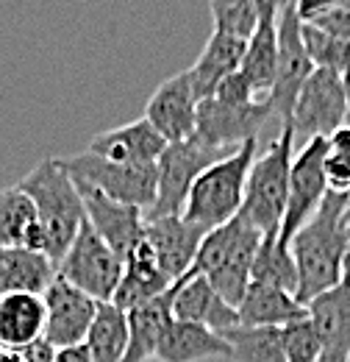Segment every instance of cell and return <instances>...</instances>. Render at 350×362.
Wrapping results in <instances>:
<instances>
[{
    "label": "cell",
    "instance_id": "obj_22",
    "mask_svg": "<svg viewBox=\"0 0 350 362\" xmlns=\"http://www.w3.org/2000/svg\"><path fill=\"white\" fill-rule=\"evenodd\" d=\"M245 50H248V40L234 37V34L219 31V28L212 31L206 47L198 56V62L189 67V78H192L198 100L212 98L219 84L242 67Z\"/></svg>",
    "mask_w": 350,
    "mask_h": 362
},
{
    "label": "cell",
    "instance_id": "obj_4",
    "mask_svg": "<svg viewBox=\"0 0 350 362\" xmlns=\"http://www.w3.org/2000/svg\"><path fill=\"white\" fill-rule=\"evenodd\" d=\"M256 153H259V142L248 139L228 156L209 165L189 187V195L183 204V218L206 231L234 221L242 212L245 184H248V173L253 168Z\"/></svg>",
    "mask_w": 350,
    "mask_h": 362
},
{
    "label": "cell",
    "instance_id": "obj_15",
    "mask_svg": "<svg viewBox=\"0 0 350 362\" xmlns=\"http://www.w3.org/2000/svg\"><path fill=\"white\" fill-rule=\"evenodd\" d=\"M81 201H84V218L123 259L145 234V209L123 204L117 198H109L106 192L78 184Z\"/></svg>",
    "mask_w": 350,
    "mask_h": 362
},
{
    "label": "cell",
    "instance_id": "obj_11",
    "mask_svg": "<svg viewBox=\"0 0 350 362\" xmlns=\"http://www.w3.org/2000/svg\"><path fill=\"white\" fill-rule=\"evenodd\" d=\"M348 123V95L342 76L325 67H314L306 78L303 90L292 109V132L295 136L314 139V136L334 134L339 126Z\"/></svg>",
    "mask_w": 350,
    "mask_h": 362
},
{
    "label": "cell",
    "instance_id": "obj_28",
    "mask_svg": "<svg viewBox=\"0 0 350 362\" xmlns=\"http://www.w3.org/2000/svg\"><path fill=\"white\" fill-rule=\"evenodd\" d=\"M278 70V17H259L256 31L248 40V50L242 59V78L259 98H270Z\"/></svg>",
    "mask_w": 350,
    "mask_h": 362
},
{
    "label": "cell",
    "instance_id": "obj_17",
    "mask_svg": "<svg viewBox=\"0 0 350 362\" xmlns=\"http://www.w3.org/2000/svg\"><path fill=\"white\" fill-rule=\"evenodd\" d=\"M173 317L175 320H192V323L209 326L217 334H222L225 329L239 326L236 307H231L212 287V281L195 271H189L183 279L175 281Z\"/></svg>",
    "mask_w": 350,
    "mask_h": 362
},
{
    "label": "cell",
    "instance_id": "obj_39",
    "mask_svg": "<svg viewBox=\"0 0 350 362\" xmlns=\"http://www.w3.org/2000/svg\"><path fill=\"white\" fill-rule=\"evenodd\" d=\"M25 351H28V360L31 362H53L56 360V349H53L47 340H40V343L28 346Z\"/></svg>",
    "mask_w": 350,
    "mask_h": 362
},
{
    "label": "cell",
    "instance_id": "obj_19",
    "mask_svg": "<svg viewBox=\"0 0 350 362\" xmlns=\"http://www.w3.org/2000/svg\"><path fill=\"white\" fill-rule=\"evenodd\" d=\"M167 139L159 134L145 117L100 132L89 139V153L103 156L109 162H123V165H156L159 156L164 153Z\"/></svg>",
    "mask_w": 350,
    "mask_h": 362
},
{
    "label": "cell",
    "instance_id": "obj_34",
    "mask_svg": "<svg viewBox=\"0 0 350 362\" xmlns=\"http://www.w3.org/2000/svg\"><path fill=\"white\" fill-rule=\"evenodd\" d=\"M281 343H284L286 362H317L320 351H322L317 326H314L308 313L292 323H286V326H281Z\"/></svg>",
    "mask_w": 350,
    "mask_h": 362
},
{
    "label": "cell",
    "instance_id": "obj_13",
    "mask_svg": "<svg viewBox=\"0 0 350 362\" xmlns=\"http://www.w3.org/2000/svg\"><path fill=\"white\" fill-rule=\"evenodd\" d=\"M44 298V340L61 351V349H76L84 346L87 332L95 320L97 304L92 296L70 284L64 276L56 273V279L47 284L42 293Z\"/></svg>",
    "mask_w": 350,
    "mask_h": 362
},
{
    "label": "cell",
    "instance_id": "obj_5",
    "mask_svg": "<svg viewBox=\"0 0 350 362\" xmlns=\"http://www.w3.org/2000/svg\"><path fill=\"white\" fill-rule=\"evenodd\" d=\"M295 148V132L292 126H281L278 136L264 148V153H256L253 168L248 173L245 184V201H242V218L251 221L256 228L278 231L286 198H289V173H292V153Z\"/></svg>",
    "mask_w": 350,
    "mask_h": 362
},
{
    "label": "cell",
    "instance_id": "obj_41",
    "mask_svg": "<svg viewBox=\"0 0 350 362\" xmlns=\"http://www.w3.org/2000/svg\"><path fill=\"white\" fill-rule=\"evenodd\" d=\"M284 3H286V0H253L259 17H278V11H281Z\"/></svg>",
    "mask_w": 350,
    "mask_h": 362
},
{
    "label": "cell",
    "instance_id": "obj_2",
    "mask_svg": "<svg viewBox=\"0 0 350 362\" xmlns=\"http://www.w3.org/2000/svg\"><path fill=\"white\" fill-rule=\"evenodd\" d=\"M20 187L37 206V218L47 240L44 254L59 265L84 223V201L78 184L64 170L61 159H42L20 179Z\"/></svg>",
    "mask_w": 350,
    "mask_h": 362
},
{
    "label": "cell",
    "instance_id": "obj_9",
    "mask_svg": "<svg viewBox=\"0 0 350 362\" xmlns=\"http://www.w3.org/2000/svg\"><path fill=\"white\" fill-rule=\"evenodd\" d=\"M311 73H314V62L303 42V23L292 0H286L278 11V70H275V84L270 90V103L281 126H292L295 100Z\"/></svg>",
    "mask_w": 350,
    "mask_h": 362
},
{
    "label": "cell",
    "instance_id": "obj_1",
    "mask_svg": "<svg viewBox=\"0 0 350 362\" xmlns=\"http://www.w3.org/2000/svg\"><path fill=\"white\" fill-rule=\"evenodd\" d=\"M350 195L331 192L322 198L317 212L308 218L298 234L292 237L289 248L298 265V298L308 304L320 293L337 287L345 271V254H348V212Z\"/></svg>",
    "mask_w": 350,
    "mask_h": 362
},
{
    "label": "cell",
    "instance_id": "obj_16",
    "mask_svg": "<svg viewBox=\"0 0 350 362\" xmlns=\"http://www.w3.org/2000/svg\"><path fill=\"white\" fill-rule=\"evenodd\" d=\"M203 237L206 228L186 221L183 215L145 218V240L150 243L162 271L167 273L170 281H178L192 271Z\"/></svg>",
    "mask_w": 350,
    "mask_h": 362
},
{
    "label": "cell",
    "instance_id": "obj_20",
    "mask_svg": "<svg viewBox=\"0 0 350 362\" xmlns=\"http://www.w3.org/2000/svg\"><path fill=\"white\" fill-rule=\"evenodd\" d=\"M175 281H170L167 273L162 271V265H159L150 243L142 234V240L133 245L131 251L126 254V259H123V279H120L111 301L120 310L128 313L133 307H139V304H145V301L167 293Z\"/></svg>",
    "mask_w": 350,
    "mask_h": 362
},
{
    "label": "cell",
    "instance_id": "obj_3",
    "mask_svg": "<svg viewBox=\"0 0 350 362\" xmlns=\"http://www.w3.org/2000/svg\"><path fill=\"white\" fill-rule=\"evenodd\" d=\"M262 228L236 215L234 221L206 231L192 271L206 276L231 307H239L251 284V271H253V259L262 245Z\"/></svg>",
    "mask_w": 350,
    "mask_h": 362
},
{
    "label": "cell",
    "instance_id": "obj_21",
    "mask_svg": "<svg viewBox=\"0 0 350 362\" xmlns=\"http://www.w3.org/2000/svg\"><path fill=\"white\" fill-rule=\"evenodd\" d=\"M156 362H206L231 360V343L209 326L192 320H175L159 340Z\"/></svg>",
    "mask_w": 350,
    "mask_h": 362
},
{
    "label": "cell",
    "instance_id": "obj_6",
    "mask_svg": "<svg viewBox=\"0 0 350 362\" xmlns=\"http://www.w3.org/2000/svg\"><path fill=\"white\" fill-rule=\"evenodd\" d=\"M228 153L231 151L215 148L198 134L186 136L181 142H167L164 153L156 162V204L150 206L145 218L183 215L189 187L209 165H215Z\"/></svg>",
    "mask_w": 350,
    "mask_h": 362
},
{
    "label": "cell",
    "instance_id": "obj_38",
    "mask_svg": "<svg viewBox=\"0 0 350 362\" xmlns=\"http://www.w3.org/2000/svg\"><path fill=\"white\" fill-rule=\"evenodd\" d=\"M328 151H334L339 156H350V123L339 126L334 134L328 136Z\"/></svg>",
    "mask_w": 350,
    "mask_h": 362
},
{
    "label": "cell",
    "instance_id": "obj_14",
    "mask_svg": "<svg viewBox=\"0 0 350 362\" xmlns=\"http://www.w3.org/2000/svg\"><path fill=\"white\" fill-rule=\"evenodd\" d=\"M198 103L189 70H181L156 87L142 117L167 142H181L198 129Z\"/></svg>",
    "mask_w": 350,
    "mask_h": 362
},
{
    "label": "cell",
    "instance_id": "obj_32",
    "mask_svg": "<svg viewBox=\"0 0 350 362\" xmlns=\"http://www.w3.org/2000/svg\"><path fill=\"white\" fill-rule=\"evenodd\" d=\"M303 42L306 50L314 62V67H325V70H334V73H345L350 67V42L348 40H339V37H331L314 25L303 23Z\"/></svg>",
    "mask_w": 350,
    "mask_h": 362
},
{
    "label": "cell",
    "instance_id": "obj_37",
    "mask_svg": "<svg viewBox=\"0 0 350 362\" xmlns=\"http://www.w3.org/2000/svg\"><path fill=\"white\" fill-rule=\"evenodd\" d=\"M292 6H295V11H298L301 23H311L314 17H320V14H325L328 8L339 6V0H292Z\"/></svg>",
    "mask_w": 350,
    "mask_h": 362
},
{
    "label": "cell",
    "instance_id": "obj_35",
    "mask_svg": "<svg viewBox=\"0 0 350 362\" xmlns=\"http://www.w3.org/2000/svg\"><path fill=\"white\" fill-rule=\"evenodd\" d=\"M308 25H314V28L331 34V37H339V40H348L350 42V8H345V6L328 8L325 14L314 17Z\"/></svg>",
    "mask_w": 350,
    "mask_h": 362
},
{
    "label": "cell",
    "instance_id": "obj_8",
    "mask_svg": "<svg viewBox=\"0 0 350 362\" xmlns=\"http://www.w3.org/2000/svg\"><path fill=\"white\" fill-rule=\"evenodd\" d=\"M64 170L73 176L76 184H89L109 198H117L123 204H131L150 212L156 204V165H123V162H109L95 153H76L61 159Z\"/></svg>",
    "mask_w": 350,
    "mask_h": 362
},
{
    "label": "cell",
    "instance_id": "obj_12",
    "mask_svg": "<svg viewBox=\"0 0 350 362\" xmlns=\"http://www.w3.org/2000/svg\"><path fill=\"white\" fill-rule=\"evenodd\" d=\"M275 115L270 98L251 100V103H231L222 98H206L198 103V129L195 134L203 136L209 145L222 151H236L248 139H256L262 126Z\"/></svg>",
    "mask_w": 350,
    "mask_h": 362
},
{
    "label": "cell",
    "instance_id": "obj_18",
    "mask_svg": "<svg viewBox=\"0 0 350 362\" xmlns=\"http://www.w3.org/2000/svg\"><path fill=\"white\" fill-rule=\"evenodd\" d=\"M306 307L322 343L317 362H350V281L320 293Z\"/></svg>",
    "mask_w": 350,
    "mask_h": 362
},
{
    "label": "cell",
    "instance_id": "obj_10",
    "mask_svg": "<svg viewBox=\"0 0 350 362\" xmlns=\"http://www.w3.org/2000/svg\"><path fill=\"white\" fill-rule=\"evenodd\" d=\"M325 156H328V139L314 136L306 139L303 148L292 159V173H289V198H286V212L278 228L281 243H292L298 228L306 223L317 212L322 198L328 195V181H325Z\"/></svg>",
    "mask_w": 350,
    "mask_h": 362
},
{
    "label": "cell",
    "instance_id": "obj_36",
    "mask_svg": "<svg viewBox=\"0 0 350 362\" xmlns=\"http://www.w3.org/2000/svg\"><path fill=\"white\" fill-rule=\"evenodd\" d=\"M325 181L331 192H345L350 195V156H339L334 151H328L325 156Z\"/></svg>",
    "mask_w": 350,
    "mask_h": 362
},
{
    "label": "cell",
    "instance_id": "obj_33",
    "mask_svg": "<svg viewBox=\"0 0 350 362\" xmlns=\"http://www.w3.org/2000/svg\"><path fill=\"white\" fill-rule=\"evenodd\" d=\"M209 8H212L215 28L228 31L234 37L251 40V34L259 25V14H256L253 0H209Z\"/></svg>",
    "mask_w": 350,
    "mask_h": 362
},
{
    "label": "cell",
    "instance_id": "obj_26",
    "mask_svg": "<svg viewBox=\"0 0 350 362\" xmlns=\"http://www.w3.org/2000/svg\"><path fill=\"white\" fill-rule=\"evenodd\" d=\"M23 245L44 254V228L40 226L37 206L20 184L0 189V248Z\"/></svg>",
    "mask_w": 350,
    "mask_h": 362
},
{
    "label": "cell",
    "instance_id": "obj_40",
    "mask_svg": "<svg viewBox=\"0 0 350 362\" xmlns=\"http://www.w3.org/2000/svg\"><path fill=\"white\" fill-rule=\"evenodd\" d=\"M53 362H92L89 351L84 346H76V349H61L56 351V360Z\"/></svg>",
    "mask_w": 350,
    "mask_h": 362
},
{
    "label": "cell",
    "instance_id": "obj_7",
    "mask_svg": "<svg viewBox=\"0 0 350 362\" xmlns=\"http://www.w3.org/2000/svg\"><path fill=\"white\" fill-rule=\"evenodd\" d=\"M56 268L59 276H64L70 284L84 290L95 301H111L123 279V257L84 218L76 240L70 243Z\"/></svg>",
    "mask_w": 350,
    "mask_h": 362
},
{
    "label": "cell",
    "instance_id": "obj_23",
    "mask_svg": "<svg viewBox=\"0 0 350 362\" xmlns=\"http://www.w3.org/2000/svg\"><path fill=\"white\" fill-rule=\"evenodd\" d=\"M44 340V298L40 293L0 296V349H28Z\"/></svg>",
    "mask_w": 350,
    "mask_h": 362
},
{
    "label": "cell",
    "instance_id": "obj_24",
    "mask_svg": "<svg viewBox=\"0 0 350 362\" xmlns=\"http://www.w3.org/2000/svg\"><path fill=\"white\" fill-rule=\"evenodd\" d=\"M173 296L175 284L167 293L128 310V349L123 362H147L156 357L159 340L173 323Z\"/></svg>",
    "mask_w": 350,
    "mask_h": 362
},
{
    "label": "cell",
    "instance_id": "obj_30",
    "mask_svg": "<svg viewBox=\"0 0 350 362\" xmlns=\"http://www.w3.org/2000/svg\"><path fill=\"white\" fill-rule=\"evenodd\" d=\"M251 281H262L270 287L298 293V265H295L292 248L286 243H281L278 231H267L262 237V245L253 259Z\"/></svg>",
    "mask_w": 350,
    "mask_h": 362
},
{
    "label": "cell",
    "instance_id": "obj_43",
    "mask_svg": "<svg viewBox=\"0 0 350 362\" xmlns=\"http://www.w3.org/2000/svg\"><path fill=\"white\" fill-rule=\"evenodd\" d=\"M339 6H345V8H350V0H339Z\"/></svg>",
    "mask_w": 350,
    "mask_h": 362
},
{
    "label": "cell",
    "instance_id": "obj_31",
    "mask_svg": "<svg viewBox=\"0 0 350 362\" xmlns=\"http://www.w3.org/2000/svg\"><path fill=\"white\" fill-rule=\"evenodd\" d=\"M222 337L231 343V362H286L281 329L275 326H234Z\"/></svg>",
    "mask_w": 350,
    "mask_h": 362
},
{
    "label": "cell",
    "instance_id": "obj_29",
    "mask_svg": "<svg viewBox=\"0 0 350 362\" xmlns=\"http://www.w3.org/2000/svg\"><path fill=\"white\" fill-rule=\"evenodd\" d=\"M84 349L92 362H123L128 349V313L120 310L114 301H100Z\"/></svg>",
    "mask_w": 350,
    "mask_h": 362
},
{
    "label": "cell",
    "instance_id": "obj_42",
    "mask_svg": "<svg viewBox=\"0 0 350 362\" xmlns=\"http://www.w3.org/2000/svg\"><path fill=\"white\" fill-rule=\"evenodd\" d=\"M342 84H345V95H348V123H350V67L342 73Z\"/></svg>",
    "mask_w": 350,
    "mask_h": 362
},
{
    "label": "cell",
    "instance_id": "obj_25",
    "mask_svg": "<svg viewBox=\"0 0 350 362\" xmlns=\"http://www.w3.org/2000/svg\"><path fill=\"white\" fill-rule=\"evenodd\" d=\"M239 326H286L308 313V307L289 290L270 287L262 281H251L239 307Z\"/></svg>",
    "mask_w": 350,
    "mask_h": 362
},
{
    "label": "cell",
    "instance_id": "obj_27",
    "mask_svg": "<svg viewBox=\"0 0 350 362\" xmlns=\"http://www.w3.org/2000/svg\"><path fill=\"white\" fill-rule=\"evenodd\" d=\"M56 262L42 254L23 245L0 248V296L6 293H40L56 279Z\"/></svg>",
    "mask_w": 350,
    "mask_h": 362
}]
</instances>
